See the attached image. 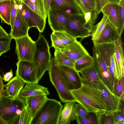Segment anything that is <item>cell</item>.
Segmentation results:
<instances>
[{
    "instance_id": "6da1fadb",
    "label": "cell",
    "mask_w": 124,
    "mask_h": 124,
    "mask_svg": "<svg viewBox=\"0 0 124 124\" xmlns=\"http://www.w3.org/2000/svg\"><path fill=\"white\" fill-rule=\"evenodd\" d=\"M70 91L77 102L81 104L88 112L96 113L106 111V103L98 88L83 84L78 89Z\"/></svg>"
},
{
    "instance_id": "7a4b0ae2",
    "label": "cell",
    "mask_w": 124,
    "mask_h": 124,
    "mask_svg": "<svg viewBox=\"0 0 124 124\" xmlns=\"http://www.w3.org/2000/svg\"><path fill=\"white\" fill-rule=\"evenodd\" d=\"M63 107L60 102L47 98L35 114L31 124H58Z\"/></svg>"
},
{
    "instance_id": "3957f363",
    "label": "cell",
    "mask_w": 124,
    "mask_h": 124,
    "mask_svg": "<svg viewBox=\"0 0 124 124\" xmlns=\"http://www.w3.org/2000/svg\"><path fill=\"white\" fill-rule=\"evenodd\" d=\"M36 48L33 62L35 65L37 81L41 79L49 67L51 55L48 43L43 35L35 41Z\"/></svg>"
},
{
    "instance_id": "277c9868",
    "label": "cell",
    "mask_w": 124,
    "mask_h": 124,
    "mask_svg": "<svg viewBox=\"0 0 124 124\" xmlns=\"http://www.w3.org/2000/svg\"><path fill=\"white\" fill-rule=\"evenodd\" d=\"M26 106L24 99L19 96L13 98L3 95L0 98V118L9 124Z\"/></svg>"
},
{
    "instance_id": "5b68a950",
    "label": "cell",
    "mask_w": 124,
    "mask_h": 124,
    "mask_svg": "<svg viewBox=\"0 0 124 124\" xmlns=\"http://www.w3.org/2000/svg\"><path fill=\"white\" fill-rule=\"evenodd\" d=\"M48 71L50 80L56 90L61 101L64 103L77 102L62 80L59 67L56 64L54 57L51 59Z\"/></svg>"
},
{
    "instance_id": "8992f818",
    "label": "cell",
    "mask_w": 124,
    "mask_h": 124,
    "mask_svg": "<svg viewBox=\"0 0 124 124\" xmlns=\"http://www.w3.org/2000/svg\"><path fill=\"white\" fill-rule=\"evenodd\" d=\"M93 65L100 79L113 93L114 83L107 65L95 44L93 47Z\"/></svg>"
},
{
    "instance_id": "52a82bcc",
    "label": "cell",
    "mask_w": 124,
    "mask_h": 124,
    "mask_svg": "<svg viewBox=\"0 0 124 124\" xmlns=\"http://www.w3.org/2000/svg\"><path fill=\"white\" fill-rule=\"evenodd\" d=\"M84 15L70 16L66 25L65 32L77 39L82 40L90 36L89 31L85 27Z\"/></svg>"
},
{
    "instance_id": "ba28073f",
    "label": "cell",
    "mask_w": 124,
    "mask_h": 124,
    "mask_svg": "<svg viewBox=\"0 0 124 124\" xmlns=\"http://www.w3.org/2000/svg\"><path fill=\"white\" fill-rule=\"evenodd\" d=\"M16 45V53L18 61L32 62L35 50V42L29 35L15 39Z\"/></svg>"
},
{
    "instance_id": "9c48e42d",
    "label": "cell",
    "mask_w": 124,
    "mask_h": 124,
    "mask_svg": "<svg viewBox=\"0 0 124 124\" xmlns=\"http://www.w3.org/2000/svg\"><path fill=\"white\" fill-rule=\"evenodd\" d=\"M57 65L62 80L69 90L77 89L81 87L83 84L79 72L74 68L65 65Z\"/></svg>"
},
{
    "instance_id": "30bf717a",
    "label": "cell",
    "mask_w": 124,
    "mask_h": 124,
    "mask_svg": "<svg viewBox=\"0 0 124 124\" xmlns=\"http://www.w3.org/2000/svg\"><path fill=\"white\" fill-rule=\"evenodd\" d=\"M47 16L49 24L53 31H65L70 15L60 10L49 8Z\"/></svg>"
},
{
    "instance_id": "8fae6325",
    "label": "cell",
    "mask_w": 124,
    "mask_h": 124,
    "mask_svg": "<svg viewBox=\"0 0 124 124\" xmlns=\"http://www.w3.org/2000/svg\"><path fill=\"white\" fill-rule=\"evenodd\" d=\"M16 76L25 83H38L36 77L35 65L32 62L18 61L16 63Z\"/></svg>"
},
{
    "instance_id": "7c38bea8",
    "label": "cell",
    "mask_w": 124,
    "mask_h": 124,
    "mask_svg": "<svg viewBox=\"0 0 124 124\" xmlns=\"http://www.w3.org/2000/svg\"><path fill=\"white\" fill-rule=\"evenodd\" d=\"M98 88L100 91L106 103V112L115 113L121 110L122 102L119 97L115 95L100 79Z\"/></svg>"
},
{
    "instance_id": "4fadbf2b",
    "label": "cell",
    "mask_w": 124,
    "mask_h": 124,
    "mask_svg": "<svg viewBox=\"0 0 124 124\" xmlns=\"http://www.w3.org/2000/svg\"><path fill=\"white\" fill-rule=\"evenodd\" d=\"M22 13L29 29L35 27L43 32L45 27L46 19L33 11L22 2Z\"/></svg>"
},
{
    "instance_id": "5bb4252c",
    "label": "cell",
    "mask_w": 124,
    "mask_h": 124,
    "mask_svg": "<svg viewBox=\"0 0 124 124\" xmlns=\"http://www.w3.org/2000/svg\"><path fill=\"white\" fill-rule=\"evenodd\" d=\"M49 8L60 10L70 16L84 15L73 0H51Z\"/></svg>"
},
{
    "instance_id": "9a60e30c",
    "label": "cell",
    "mask_w": 124,
    "mask_h": 124,
    "mask_svg": "<svg viewBox=\"0 0 124 124\" xmlns=\"http://www.w3.org/2000/svg\"><path fill=\"white\" fill-rule=\"evenodd\" d=\"M120 37L117 29L108 19L102 31L93 44L114 42Z\"/></svg>"
},
{
    "instance_id": "2e32d148",
    "label": "cell",
    "mask_w": 124,
    "mask_h": 124,
    "mask_svg": "<svg viewBox=\"0 0 124 124\" xmlns=\"http://www.w3.org/2000/svg\"><path fill=\"white\" fill-rule=\"evenodd\" d=\"M22 6L17 13L11 28L9 34L12 39H15L28 35L29 28L22 15Z\"/></svg>"
},
{
    "instance_id": "e0dca14e",
    "label": "cell",
    "mask_w": 124,
    "mask_h": 124,
    "mask_svg": "<svg viewBox=\"0 0 124 124\" xmlns=\"http://www.w3.org/2000/svg\"><path fill=\"white\" fill-rule=\"evenodd\" d=\"M60 50L69 58L75 61L90 54L80 42L77 40Z\"/></svg>"
},
{
    "instance_id": "ac0fdd59",
    "label": "cell",
    "mask_w": 124,
    "mask_h": 124,
    "mask_svg": "<svg viewBox=\"0 0 124 124\" xmlns=\"http://www.w3.org/2000/svg\"><path fill=\"white\" fill-rule=\"evenodd\" d=\"M26 85L21 91L19 96L24 99L27 97L40 95H47L50 94L47 88L38 83H25Z\"/></svg>"
},
{
    "instance_id": "d6986e66",
    "label": "cell",
    "mask_w": 124,
    "mask_h": 124,
    "mask_svg": "<svg viewBox=\"0 0 124 124\" xmlns=\"http://www.w3.org/2000/svg\"><path fill=\"white\" fill-rule=\"evenodd\" d=\"M25 83L24 81L16 76L4 85L5 95L13 98L19 97V93Z\"/></svg>"
},
{
    "instance_id": "ffe728a7",
    "label": "cell",
    "mask_w": 124,
    "mask_h": 124,
    "mask_svg": "<svg viewBox=\"0 0 124 124\" xmlns=\"http://www.w3.org/2000/svg\"><path fill=\"white\" fill-rule=\"evenodd\" d=\"M83 84H88L98 88L100 80L93 63L90 66L78 72Z\"/></svg>"
},
{
    "instance_id": "44dd1931",
    "label": "cell",
    "mask_w": 124,
    "mask_h": 124,
    "mask_svg": "<svg viewBox=\"0 0 124 124\" xmlns=\"http://www.w3.org/2000/svg\"><path fill=\"white\" fill-rule=\"evenodd\" d=\"M75 102L65 103L59 116L58 124H68L77 118L75 109Z\"/></svg>"
},
{
    "instance_id": "7402d4cb",
    "label": "cell",
    "mask_w": 124,
    "mask_h": 124,
    "mask_svg": "<svg viewBox=\"0 0 124 124\" xmlns=\"http://www.w3.org/2000/svg\"><path fill=\"white\" fill-rule=\"evenodd\" d=\"M47 98L46 95H40L29 96L24 99L26 107L32 118Z\"/></svg>"
},
{
    "instance_id": "603a6c76",
    "label": "cell",
    "mask_w": 124,
    "mask_h": 124,
    "mask_svg": "<svg viewBox=\"0 0 124 124\" xmlns=\"http://www.w3.org/2000/svg\"><path fill=\"white\" fill-rule=\"evenodd\" d=\"M119 11V4L114 3L107 4L101 10L117 29L118 27Z\"/></svg>"
},
{
    "instance_id": "cb8c5ba5",
    "label": "cell",
    "mask_w": 124,
    "mask_h": 124,
    "mask_svg": "<svg viewBox=\"0 0 124 124\" xmlns=\"http://www.w3.org/2000/svg\"><path fill=\"white\" fill-rule=\"evenodd\" d=\"M30 9L40 16L46 19L47 14L43 0H21Z\"/></svg>"
},
{
    "instance_id": "d4e9b609",
    "label": "cell",
    "mask_w": 124,
    "mask_h": 124,
    "mask_svg": "<svg viewBox=\"0 0 124 124\" xmlns=\"http://www.w3.org/2000/svg\"><path fill=\"white\" fill-rule=\"evenodd\" d=\"M115 55L118 66L122 73L124 75V51L121 37L114 42Z\"/></svg>"
},
{
    "instance_id": "484cf974",
    "label": "cell",
    "mask_w": 124,
    "mask_h": 124,
    "mask_svg": "<svg viewBox=\"0 0 124 124\" xmlns=\"http://www.w3.org/2000/svg\"><path fill=\"white\" fill-rule=\"evenodd\" d=\"M11 0L0 1V18L1 22L4 21L8 25L10 24Z\"/></svg>"
},
{
    "instance_id": "4316f807",
    "label": "cell",
    "mask_w": 124,
    "mask_h": 124,
    "mask_svg": "<svg viewBox=\"0 0 124 124\" xmlns=\"http://www.w3.org/2000/svg\"><path fill=\"white\" fill-rule=\"evenodd\" d=\"M54 56L56 65L66 66L75 68L76 61L71 59L60 50L55 49Z\"/></svg>"
},
{
    "instance_id": "83f0119b",
    "label": "cell",
    "mask_w": 124,
    "mask_h": 124,
    "mask_svg": "<svg viewBox=\"0 0 124 124\" xmlns=\"http://www.w3.org/2000/svg\"><path fill=\"white\" fill-rule=\"evenodd\" d=\"M98 124H116L115 113L104 111L96 113Z\"/></svg>"
},
{
    "instance_id": "f1b7e54d",
    "label": "cell",
    "mask_w": 124,
    "mask_h": 124,
    "mask_svg": "<svg viewBox=\"0 0 124 124\" xmlns=\"http://www.w3.org/2000/svg\"><path fill=\"white\" fill-rule=\"evenodd\" d=\"M93 58L90 54L85 55L75 61V68L78 72L91 65L93 64Z\"/></svg>"
},
{
    "instance_id": "f546056e",
    "label": "cell",
    "mask_w": 124,
    "mask_h": 124,
    "mask_svg": "<svg viewBox=\"0 0 124 124\" xmlns=\"http://www.w3.org/2000/svg\"><path fill=\"white\" fill-rule=\"evenodd\" d=\"M32 119L26 106L22 113L9 124H31Z\"/></svg>"
},
{
    "instance_id": "4dcf8cb0",
    "label": "cell",
    "mask_w": 124,
    "mask_h": 124,
    "mask_svg": "<svg viewBox=\"0 0 124 124\" xmlns=\"http://www.w3.org/2000/svg\"><path fill=\"white\" fill-rule=\"evenodd\" d=\"M113 93L119 98L121 101H124V77L116 81L113 87Z\"/></svg>"
},
{
    "instance_id": "1f68e13d",
    "label": "cell",
    "mask_w": 124,
    "mask_h": 124,
    "mask_svg": "<svg viewBox=\"0 0 124 124\" xmlns=\"http://www.w3.org/2000/svg\"><path fill=\"white\" fill-rule=\"evenodd\" d=\"M108 19L105 15H103V16L101 21L95 25L93 26L91 34V39L93 42L97 38L102 31Z\"/></svg>"
},
{
    "instance_id": "d6a6232c",
    "label": "cell",
    "mask_w": 124,
    "mask_h": 124,
    "mask_svg": "<svg viewBox=\"0 0 124 124\" xmlns=\"http://www.w3.org/2000/svg\"><path fill=\"white\" fill-rule=\"evenodd\" d=\"M11 28L13 26L17 13L22 6V2L18 0H11Z\"/></svg>"
},
{
    "instance_id": "836d02e7",
    "label": "cell",
    "mask_w": 124,
    "mask_h": 124,
    "mask_svg": "<svg viewBox=\"0 0 124 124\" xmlns=\"http://www.w3.org/2000/svg\"><path fill=\"white\" fill-rule=\"evenodd\" d=\"M76 120L78 124H98L96 114L93 112H89L85 117H78Z\"/></svg>"
},
{
    "instance_id": "e575fe53",
    "label": "cell",
    "mask_w": 124,
    "mask_h": 124,
    "mask_svg": "<svg viewBox=\"0 0 124 124\" xmlns=\"http://www.w3.org/2000/svg\"><path fill=\"white\" fill-rule=\"evenodd\" d=\"M61 40L65 47L75 41L76 38L65 31H53Z\"/></svg>"
},
{
    "instance_id": "d590c367",
    "label": "cell",
    "mask_w": 124,
    "mask_h": 124,
    "mask_svg": "<svg viewBox=\"0 0 124 124\" xmlns=\"http://www.w3.org/2000/svg\"><path fill=\"white\" fill-rule=\"evenodd\" d=\"M119 6L118 24L117 30L119 36L121 37L124 27V0H121Z\"/></svg>"
},
{
    "instance_id": "8d00e7d4",
    "label": "cell",
    "mask_w": 124,
    "mask_h": 124,
    "mask_svg": "<svg viewBox=\"0 0 124 124\" xmlns=\"http://www.w3.org/2000/svg\"><path fill=\"white\" fill-rule=\"evenodd\" d=\"M12 39L9 34L7 36L0 38V56L10 49V44Z\"/></svg>"
},
{
    "instance_id": "74e56055",
    "label": "cell",
    "mask_w": 124,
    "mask_h": 124,
    "mask_svg": "<svg viewBox=\"0 0 124 124\" xmlns=\"http://www.w3.org/2000/svg\"><path fill=\"white\" fill-rule=\"evenodd\" d=\"M121 0H95L96 6V12L98 15L102 8L105 5L111 3L119 4Z\"/></svg>"
},
{
    "instance_id": "f35d334b",
    "label": "cell",
    "mask_w": 124,
    "mask_h": 124,
    "mask_svg": "<svg viewBox=\"0 0 124 124\" xmlns=\"http://www.w3.org/2000/svg\"><path fill=\"white\" fill-rule=\"evenodd\" d=\"M50 38L52 41V47H53L55 49L60 50L65 48L62 41L53 32L51 34Z\"/></svg>"
},
{
    "instance_id": "ab89813d",
    "label": "cell",
    "mask_w": 124,
    "mask_h": 124,
    "mask_svg": "<svg viewBox=\"0 0 124 124\" xmlns=\"http://www.w3.org/2000/svg\"><path fill=\"white\" fill-rule=\"evenodd\" d=\"M81 0L87 12H91L95 13L97 15L96 12V6L95 0Z\"/></svg>"
},
{
    "instance_id": "60d3db41",
    "label": "cell",
    "mask_w": 124,
    "mask_h": 124,
    "mask_svg": "<svg viewBox=\"0 0 124 124\" xmlns=\"http://www.w3.org/2000/svg\"><path fill=\"white\" fill-rule=\"evenodd\" d=\"M75 109L77 117H85L89 113L84 107L78 102L75 103Z\"/></svg>"
},
{
    "instance_id": "b9f144b4",
    "label": "cell",
    "mask_w": 124,
    "mask_h": 124,
    "mask_svg": "<svg viewBox=\"0 0 124 124\" xmlns=\"http://www.w3.org/2000/svg\"><path fill=\"white\" fill-rule=\"evenodd\" d=\"M124 101L122 102L121 110L120 111L115 112L116 116L117 122L116 124H124Z\"/></svg>"
},
{
    "instance_id": "7bdbcfd3",
    "label": "cell",
    "mask_w": 124,
    "mask_h": 124,
    "mask_svg": "<svg viewBox=\"0 0 124 124\" xmlns=\"http://www.w3.org/2000/svg\"><path fill=\"white\" fill-rule=\"evenodd\" d=\"M13 76L12 70L11 69L9 71L7 72L3 76L2 79L5 82H8L12 78Z\"/></svg>"
},
{
    "instance_id": "ee69618b",
    "label": "cell",
    "mask_w": 124,
    "mask_h": 124,
    "mask_svg": "<svg viewBox=\"0 0 124 124\" xmlns=\"http://www.w3.org/2000/svg\"><path fill=\"white\" fill-rule=\"evenodd\" d=\"M80 8L83 14H84L87 12L86 9L81 0H73Z\"/></svg>"
},
{
    "instance_id": "f6af8a7d",
    "label": "cell",
    "mask_w": 124,
    "mask_h": 124,
    "mask_svg": "<svg viewBox=\"0 0 124 124\" xmlns=\"http://www.w3.org/2000/svg\"><path fill=\"white\" fill-rule=\"evenodd\" d=\"M4 85V83L2 77L0 74V98L1 96L5 94Z\"/></svg>"
},
{
    "instance_id": "bcb514c9",
    "label": "cell",
    "mask_w": 124,
    "mask_h": 124,
    "mask_svg": "<svg viewBox=\"0 0 124 124\" xmlns=\"http://www.w3.org/2000/svg\"><path fill=\"white\" fill-rule=\"evenodd\" d=\"M46 12L47 14L50 8L51 0H43Z\"/></svg>"
},
{
    "instance_id": "7dc6e473",
    "label": "cell",
    "mask_w": 124,
    "mask_h": 124,
    "mask_svg": "<svg viewBox=\"0 0 124 124\" xmlns=\"http://www.w3.org/2000/svg\"><path fill=\"white\" fill-rule=\"evenodd\" d=\"M8 35V34L1 26L0 25V38L5 37Z\"/></svg>"
},
{
    "instance_id": "c3c4849f",
    "label": "cell",
    "mask_w": 124,
    "mask_h": 124,
    "mask_svg": "<svg viewBox=\"0 0 124 124\" xmlns=\"http://www.w3.org/2000/svg\"><path fill=\"white\" fill-rule=\"evenodd\" d=\"M0 124H6L2 119L0 118Z\"/></svg>"
},
{
    "instance_id": "681fc988",
    "label": "cell",
    "mask_w": 124,
    "mask_h": 124,
    "mask_svg": "<svg viewBox=\"0 0 124 124\" xmlns=\"http://www.w3.org/2000/svg\"><path fill=\"white\" fill-rule=\"evenodd\" d=\"M0 0V1H4V0Z\"/></svg>"
},
{
    "instance_id": "f907efd6",
    "label": "cell",
    "mask_w": 124,
    "mask_h": 124,
    "mask_svg": "<svg viewBox=\"0 0 124 124\" xmlns=\"http://www.w3.org/2000/svg\"><path fill=\"white\" fill-rule=\"evenodd\" d=\"M20 0V1H21V0Z\"/></svg>"
}]
</instances>
